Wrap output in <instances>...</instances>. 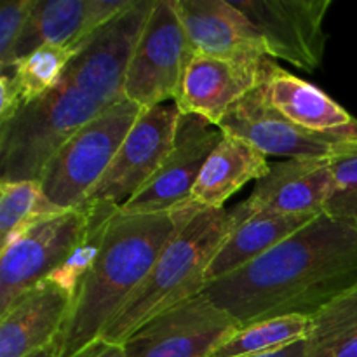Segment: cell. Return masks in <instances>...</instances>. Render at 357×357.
<instances>
[{
  "label": "cell",
  "instance_id": "4dcf8cb0",
  "mask_svg": "<svg viewBox=\"0 0 357 357\" xmlns=\"http://www.w3.org/2000/svg\"><path fill=\"white\" fill-rule=\"evenodd\" d=\"M28 357H56V344L49 345V347L42 349V351L35 352V354H31Z\"/></svg>",
  "mask_w": 357,
  "mask_h": 357
},
{
  "label": "cell",
  "instance_id": "7c38bea8",
  "mask_svg": "<svg viewBox=\"0 0 357 357\" xmlns=\"http://www.w3.org/2000/svg\"><path fill=\"white\" fill-rule=\"evenodd\" d=\"M223 138L220 128L197 115H180L174 145L153 176L119 208L124 215H159L188 204L192 190Z\"/></svg>",
  "mask_w": 357,
  "mask_h": 357
},
{
  "label": "cell",
  "instance_id": "44dd1931",
  "mask_svg": "<svg viewBox=\"0 0 357 357\" xmlns=\"http://www.w3.org/2000/svg\"><path fill=\"white\" fill-rule=\"evenodd\" d=\"M91 0H37L17 44L16 63L42 45L77 52L89 38Z\"/></svg>",
  "mask_w": 357,
  "mask_h": 357
},
{
  "label": "cell",
  "instance_id": "ac0fdd59",
  "mask_svg": "<svg viewBox=\"0 0 357 357\" xmlns=\"http://www.w3.org/2000/svg\"><path fill=\"white\" fill-rule=\"evenodd\" d=\"M331 192V159L281 160L271 164L268 173L239 206L246 211L319 215L326 209Z\"/></svg>",
  "mask_w": 357,
  "mask_h": 357
},
{
  "label": "cell",
  "instance_id": "7a4b0ae2",
  "mask_svg": "<svg viewBox=\"0 0 357 357\" xmlns=\"http://www.w3.org/2000/svg\"><path fill=\"white\" fill-rule=\"evenodd\" d=\"M188 204L159 215L115 211L100 255L73 295L68 317L56 340V357H72L103 337L146 281Z\"/></svg>",
  "mask_w": 357,
  "mask_h": 357
},
{
  "label": "cell",
  "instance_id": "83f0119b",
  "mask_svg": "<svg viewBox=\"0 0 357 357\" xmlns=\"http://www.w3.org/2000/svg\"><path fill=\"white\" fill-rule=\"evenodd\" d=\"M23 105L24 101L13 73L9 70L2 72L0 75V124L13 119Z\"/></svg>",
  "mask_w": 357,
  "mask_h": 357
},
{
  "label": "cell",
  "instance_id": "ffe728a7",
  "mask_svg": "<svg viewBox=\"0 0 357 357\" xmlns=\"http://www.w3.org/2000/svg\"><path fill=\"white\" fill-rule=\"evenodd\" d=\"M268 169L267 157L243 139L223 132L195 181L190 201L206 209H222L236 192L250 181L261 180Z\"/></svg>",
  "mask_w": 357,
  "mask_h": 357
},
{
  "label": "cell",
  "instance_id": "7402d4cb",
  "mask_svg": "<svg viewBox=\"0 0 357 357\" xmlns=\"http://www.w3.org/2000/svg\"><path fill=\"white\" fill-rule=\"evenodd\" d=\"M305 357H357V286L314 314Z\"/></svg>",
  "mask_w": 357,
  "mask_h": 357
},
{
  "label": "cell",
  "instance_id": "6da1fadb",
  "mask_svg": "<svg viewBox=\"0 0 357 357\" xmlns=\"http://www.w3.org/2000/svg\"><path fill=\"white\" fill-rule=\"evenodd\" d=\"M357 286V227L321 213L246 267L206 284L241 326L284 316L312 317Z\"/></svg>",
  "mask_w": 357,
  "mask_h": 357
},
{
  "label": "cell",
  "instance_id": "52a82bcc",
  "mask_svg": "<svg viewBox=\"0 0 357 357\" xmlns=\"http://www.w3.org/2000/svg\"><path fill=\"white\" fill-rule=\"evenodd\" d=\"M155 0H132L73 54L63 86L79 89L105 107L124 98V82L135 49Z\"/></svg>",
  "mask_w": 357,
  "mask_h": 357
},
{
  "label": "cell",
  "instance_id": "484cf974",
  "mask_svg": "<svg viewBox=\"0 0 357 357\" xmlns=\"http://www.w3.org/2000/svg\"><path fill=\"white\" fill-rule=\"evenodd\" d=\"M331 171L333 192L324 213L357 227V145L333 157Z\"/></svg>",
  "mask_w": 357,
  "mask_h": 357
},
{
  "label": "cell",
  "instance_id": "2e32d148",
  "mask_svg": "<svg viewBox=\"0 0 357 357\" xmlns=\"http://www.w3.org/2000/svg\"><path fill=\"white\" fill-rule=\"evenodd\" d=\"M176 10L194 52L237 61L267 58L260 35L230 0H176Z\"/></svg>",
  "mask_w": 357,
  "mask_h": 357
},
{
  "label": "cell",
  "instance_id": "e0dca14e",
  "mask_svg": "<svg viewBox=\"0 0 357 357\" xmlns=\"http://www.w3.org/2000/svg\"><path fill=\"white\" fill-rule=\"evenodd\" d=\"M72 300L51 279L24 291L0 312V357H28L56 344Z\"/></svg>",
  "mask_w": 357,
  "mask_h": 357
},
{
  "label": "cell",
  "instance_id": "d4e9b609",
  "mask_svg": "<svg viewBox=\"0 0 357 357\" xmlns=\"http://www.w3.org/2000/svg\"><path fill=\"white\" fill-rule=\"evenodd\" d=\"M73 54L75 52L70 49L58 45H42L9 68L20 87L24 105L47 96L61 84Z\"/></svg>",
  "mask_w": 357,
  "mask_h": 357
},
{
  "label": "cell",
  "instance_id": "9a60e30c",
  "mask_svg": "<svg viewBox=\"0 0 357 357\" xmlns=\"http://www.w3.org/2000/svg\"><path fill=\"white\" fill-rule=\"evenodd\" d=\"M264 61H237L194 52L173 103L180 114L197 115L218 128L227 112L260 86Z\"/></svg>",
  "mask_w": 357,
  "mask_h": 357
},
{
  "label": "cell",
  "instance_id": "5b68a950",
  "mask_svg": "<svg viewBox=\"0 0 357 357\" xmlns=\"http://www.w3.org/2000/svg\"><path fill=\"white\" fill-rule=\"evenodd\" d=\"M142 112L131 101H119L91 119L63 145L38 181L45 201L56 211L77 209L86 202Z\"/></svg>",
  "mask_w": 357,
  "mask_h": 357
},
{
  "label": "cell",
  "instance_id": "4fadbf2b",
  "mask_svg": "<svg viewBox=\"0 0 357 357\" xmlns=\"http://www.w3.org/2000/svg\"><path fill=\"white\" fill-rule=\"evenodd\" d=\"M220 131L236 136L265 157L284 160L333 159L354 145H338L293 124L265 101L260 89L237 101L218 124Z\"/></svg>",
  "mask_w": 357,
  "mask_h": 357
},
{
  "label": "cell",
  "instance_id": "3957f363",
  "mask_svg": "<svg viewBox=\"0 0 357 357\" xmlns=\"http://www.w3.org/2000/svg\"><path fill=\"white\" fill-rule=\"evenodd\" d=\"M230 227V211L225 208L206 209L190 202L146 281L101 338L122 345L138 328L160 312L201 295L206 288L209 264Z\"/></svg>",
  "mask_w": 357,
  "mask_h": 357
},
{
  "label": "cell",
  "instance_id": "8fae6325",
  "mask_svg": "<svg viewBox=\"0 0 357 357\" xmlns=\"http://www.w3.org/2000/svg\"><path fill=\"white\" fill-rule=\"evenodd\" d=\"M180 115L174 103L143 110L105 176L80 208L93 204L121 208L126 204L153 176L171 152Z\"/></svg>",
  "mask_w": 357,
  "mask_h": 357
},
{
  "label": "cell",
  "instance_id": "8992f818",
  "mask_svg": "<svg viewBox=\"0 0 357 357\" xmlns=\"http://www.w3.org/2000/svg\"><path fill=\"white\" fill-rule=\"evenodd\" d=\"M192 56L176 0H155L126 73L124 98L142 110L174 101Z\"/></svg>",
  "mask_w": 357,
  "mask_h": 357
},
{
  "label": "cell",
  "instance_id": "f1b7e54d",
  "mask_svg": "<svg viewBox=\"0 0 357 357\" xmlns=\"http://www.w3.org/2000/svg\"><path fill=\"white\" fill-rule=\"evenodd\" d=\"M72 357H126V352L122 345L112 344L105 338H98Z\"/></svg>",
  "mask_w": 357,
  "mask_h": 357
},
{
  "label": "cell",
  "instance_id": "9c48e42d",
  "mask_svg": "<svg viewBox=\"0 0 357 357\" xmlns=\"http://www.w3.org/2000/svg\"><path fill=\"white\" fill-rule=\"evenodd\" d=\"M241 326L204 293L150 319L122 344L126 357H209Z\"/></svg>",
  "mask_w": 357,
  "mask_h": 357
},
{
  "label": "cell",
  "instance_id": "ba28073f",
  "mask_svg": "<svg viewBox=\"0 0 357 357\" xmlns=\"http://www.w3.org/2000/svg\"><path fill=\"white\" fill-rule=\"evenodd\" d=\"M87 227L82 208L52 213L0 248V312L51 278L72 255Z\"/></svg>",
  "mask_w": 357,
  "mask_h": 357
},
{
  "label": "cell",
  "instance_id": "603a6c76",
  "mask_svg": "<svg viewBox=\"0 0 357 357\" xmlns=\"http://www.w3.org/2000/svg\"><path fill=\"white\" fill-rule=\"evenodd\" d=\"M312 328V317L284 316L239 328L215 349L209 357H253L282 351L305 342Z\"/></svg>",
  "mask_w": 357,
  "mask_h": 357
},
{
  "label": "cell",
  "instance_id": "5bb4252c",
  "mask_svg": "<svg viewBox=\"0 0 357 357\" xmlns=\"http://www.w3.org/2000/svg\"><path fill=\"white\" fill-rule=\"evenodd\" d=\"M258 89L272 108L298 128L338 145H357V119L324 91L281 68L274 59L265 58Z\"/></svg>",
  "mask_w": 357,
  "mask_h": 357
},
{
  "label": "cell",
  "instance_id": "4316f807",
  "mask_svg": "<svg viewBox=\"0 0 357 357\" xmlns=\"http://www.w3.org/2000/svg\"><path fill=\"white\" fill-rule=\"evenodd\" d=\"M37 0H3L0 7V72L16 65L14 52Z\"/></svg>",
  "mask_w": 357,
  "mask_h": 357
},
{
  "label": "cell",
  "instance_id": "cb8c5ba5",
  "mask_svg": "<svg viewBox=\"0 0 357 357\" xmlns=\"http://www.w3.org/2000/svg\"><path fill=\"white\" fill-rule=\"evenodd\" d=\"M52 213L38 181H0V248Z\"/></svg>",
  "mask_w": 357,
  "mask_h": 357
},
{
  "label": "cell",
  "instance_id": "277c9868",
  "mask_svg": "<svg viewBox=\"0 0 357 357\" xmlns=\"http://www.w3.org/2000/svg\"><path fill=\"white\" fill-rule=\"evenodd\" d=\"M79 89L59 84L0 124V181H40L66 142L105 110Z\"/></svg>",
  "mask_w": 357,
  "mask_h": 357
},
{
  "label": "cell",
  "instance_id": "d6986e66",
  "mask_svg": "<svg viewBox=\"0 0 357 357\" xmlns=\"http://www.w3.org/2000/svg\"><path fill=\"white\" fill-rule=\"evenodd\" d=\"M321 215V213H319ZM317 215H278L265 211H246L239 204L230 209V227L225 241L213 257L206 272V284L264 257L289 236L312 222Z\"/></svg>",
  "mask_w": 357,
  "mask_h": 357
},
{
  "label": "cell",
  "instance_id": "f546056e",
  "mask_svg": "<svg viewBox=\"0 0 357 357\" xmlns=\"http://www.w3.org/2000/svg\"><path fill=\"white\" fill-rule=\"evenodd\" d=\"M253 357H305V342H300V344L289 345V347L282 349V351L271 352V354L253 356Z\"/></svg>",
  "mask_w": 357,
  "mask_h": 357
},
{
  "label": "cell",
  "instance_id": "30bf717a",
  "mask_svg": "<svg viewBox=\"0 0 357 357\" xmlns=\"http://www.w3.org/2000/svg\"><path fill=\"white\" fill-rule=\"evenodd\" d=\"M260 35L265 54L314 73L323 65L331 0H230Z\"/></svg>",
  "mask_w": 357,
  "mask_h": 357
}]
</instances>
